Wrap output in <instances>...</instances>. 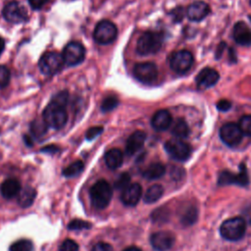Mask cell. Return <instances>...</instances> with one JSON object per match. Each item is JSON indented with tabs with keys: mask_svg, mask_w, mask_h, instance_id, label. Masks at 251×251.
<instances>
[{
	"mask_svg": "<svg viewBox=\"0 0 251 251\" xmlns=\"http://www.w3.org/2000/svg\"><path fill=\"white\" fill-rule=\"evenodd\" d=\"M42 118L48 126L55 129L62 128L68 121L66 105L52 99L43 110Z\"/></svg>",
	"mask_w": 251,
	"mask_h": 251,
	"instance_id": "cell-1",
	"label": "cell"
},
{
	"mask_svg": "<svg viewBox=\"0 0 251 251\" xmlns=\"http://www.w3.org/2000/svg\"><path fill=\"white\" fill-rule=\"evenodd\" d=\"M89 194L92 205L97 209H104L112 199L113 189L108 181L100 179L91 186Z\"/></svg>",
	"mask_w": 251,
	"mask_h": 251,
	"instance_id": "cell-2",
	"label": "cell"
},
{
	"mask_svg": "<svg viewBox=\"0 0 251 251\" xmlns=\"http://www.w3.org/2000/svg\"><path fill=\"white\" fill-rule=\"evenodd\" d=\"M246 230L245 220L241 217L230 218L223 222L220 226L221 235L229 241H236L241 239Z\"/></svg>",
	"mask_w": 251,
	"mask_h": 251,
	"instance_id": "cell-3",
	"label": "cell"
},
{
	"mask_svg": "<svg viewBox=\"0 0 251 251\" xmlns=\"http://www.w3.org/2000/svg\"><path fill=\"white\" fill-rule=\"evenodd\" d=\"M163 44V35L156 31H146L137 40L136 52L140 55L157 53Z\"/></svg>",
	"mask_w": 251,
	"mask_h": 251,
	"instance_id": "cell-4",
	"label": "cell"
},
{
	"mask_svg": "<svg viewBox=\"0 0 251 251\" xmlns=\"http://www.w3.org/2000/svg\"><path fill=\"white\" fill-rule=\"evenodd\" d=\"M64 64L62 54L55 51H47L40 57L38 67L43 75H53L62 69Z\"/></svg>",
	"mask_w": 251,
	"mask_h": 251,
	"instance_id": "cell-5",
	"label": "cell"
},
{
	"mask_svg": "<svg viewBox=\"0 0 251 251\" xmlns=\"http://www.w3.org/2000/svg\"><path fill=\"white\" fill-rule=\"evenodd\" d=\"M118 34L117 26L108 20L99 22L93 31L94 40L99 44H109L113 42Z\"/></svg>",
	"mask_w": 251,
	"mask_h": 251,
	"instance_id": "cell-6",
	"label": "cell"
},
{
	"mask_svg": "<svg viewBox=\"0 0 251 251\" xmlns=\"http://www.w3.org/2000/svg\"><path fill=\"white\" fill-rule=\"evenodd\" d=\"M165 150L167 153L176 161H185L190 157V146L179 138H172L165 143Z\"/></svg>",
	"mask_w": 251,
	"mask_h": 251,
	"instance_id": "cell-7",
	"label": "cell"
},
{
	"mask_svg": "<svg viewBox=\"0 0 251 251\" xmlns=\"http://www.w3.org/2000/svg\"><path fill=\"white\" fill-rule=\"evenodd\" d=\"M62 56L66 65L76 66L83 61L85 56V48L81 43L72 41L65 46Z\"/></svg>",
	"mask_w": 251,
	"mask_h": 251,
	"instance_id": "cell-8",
	"label": "cell"
},
{
	"mask_svg": "<svg viewBox=\"0 0 251 251\" xmlns=\"http://www.w3.org/2000/svg\"><path fill=\"white\" fill-rule=\"evenodd\" d=\"M193 64V56L187 50H178L170 57V67L177 74H184L190 70Z\"/></svg>",
	"mask_w": 251,
	"mask_h": 251,
	"instance_id": "cell-9",
	"label": "cell"
},
{
	"mask_svg": "<svg viewBox=\"0 0 251 251\" xmlns=\"http://www.w3.org/2000/svg\"><path fill=\"white\" fill-rule=\"evenodd\" d=\"M133 75L137 80L143 83H152L158 77V69L151 62L137 63L133 67Z\"/></svg>",
	"mask_w": 251,
	"mask_h": 251,
	"instance_id": "cell-10",
	"label": "cell"
},
{
	"mask_svg": "<svg viewBox=\"0 0 251 251\" xmlns=\"http://www.w3.org/2000/svg\"><path fill=\"white\" fill-rule=\"evenodd\" d=\"M242 136V131L238 125L234 123H226L220 128V137L222 141L229 147L237 146L241 142Z\"/></svg>",
	"mask_w": 251,
	"mask_h": 251,
	"instance_id": "cell-11",
	"label": "cell"
},
{
	"mask_svg": "<svg viewBox=\"0 0 251 251\" xmlns=\"http://www.w3.org/2000/svg\"><path fill=\"white\" fill-rule=\"evenodd\" d=\"M2 14L7 22L13 24L25 22L27 18L26 10L17 1H11L7 3L3 8Z\"/></svg>",
	"mask_w": 251,
	"mask_h": 251,
	"instance_id": "cell-12",
	"label": "cell"
},
{
	"mask_svg": "<svg viewBox=\"0 0 251 251\" xmlns=\"http://www.w3.org/2000/svg\"><path fill=\"white\" fill-rule=\"evenodd\" d=\"M218 183L220 185H226V184H237V185H247L249 183V177L245 169L244 164L241 165V170L239 174H232L228 171H224L221 173L219 176Z\"/></svg>",
	"mask_w": 251,
	"mask_h": 251,
	"instance_id": "cell-13",
	"label": "cell"
},
{
	"mask_svg": "<svg viewBox=\"0 0 251 251\" xmlns=\"http://www.w3.org/2000/svg\"><path fill=\"white\" fill-rule=\"evenodd\" d=\"M220 78L219 73L212 68H204L198 74L195 78V82L197 88L200 90H206L212 86H214Z\"/></svg>",
	"mask_w": 251,
	"mask_h": 251,
	"instance_id": "cell-14",
	"label": "cell"
},
{
	"mask_svg": "<svg viewBox=\"0 0 251 251\" xmlns=\"http://www.w3.org/2000/svg\"><path fill=\"white\" fill-rule=\"evenodd\" d=\"M175 242V235L167 230H161L154 232L150 237V243L152 247L157 251L169 250Z\"/></svg>",
	"mask_w": 251,
	"mask_h": 251,
	"instance_id": "cell-15",
	"label": "cell"
},
{
	"mask_svg": "<svg viewBox=\"0 0 251 251\" xmlns=\"http://www.w3.org/2000/svg\"><path fill=\"white\" fill-rule=\"evenodd\" d=\"M210 13L209 5L201 0L194 1L191 3L186 11V16L190 21L200 22L205 19Z\"/></svg>",
	"mask_w": 251,
	"mask_h": 251,
	"instance_id": "cell-16",
	"label": "cell"
},
{
	"mask_svg": "<svg viewBox=\"0 0 251 251\" xmlns=\"http://www.w3.org/2000/svg\"><path fill=\"white\" fill-rule=\"evenodd\" d=\"M142 195V187L139 183H131L121 194V200L126 206H135Z\"/></svg>",
	"mask_w": 251,
	"mask_h": 251,
	"instance_id": "cell-17",
	"label": "cell"
},
{
	"mask_svg": "<svg viewBox=\"0 0 251 251\" xmlns=\"http://www.w3.org/2000/svg\"><path fill=\"white\" fill-rule=\"evenodd\" d=\"M232 36L235 42L239 45H251V28L244 22H237L234 25Z\"/></svg>",
	"mask_w": 251,
	"mask_h": 251,
	"instance_id": "cell-18",
	"label": "cell"
},
{
	"mask_svg": "<svg viewBox=\"0 0 251 251\" xmlns=\"http://www.w3.org/2000/svg\"><path fill=\"white\" fill-rule=\"evenodd\" d=\"M145 139H146V133L142 130H136L133 133H131L126 140V153L128 156L135 154L137 151H139L143 147Z\"/></svg>",
	"mask_w": 251,
	"mask_h": 251,
	"instance_id": "cell-19",
	"label": "cell"
},
{
	"mask_svg": "<svg viewBox=\"0 0 251 251\" xmlns=\"http://www.w3.org/2000/svg\"><path fill=\"white\" fill-rule=\"evenodd\" d=\"M172 125V116L167 110H159L157 111L152 119L151 126L155 130L163 131L168 129Z\"/></svg>",
	"mask_w": 251,
	"mask_h": 251,
	"instance_id": "cell-20",
	"label": "cell"
},
{
	"mask_svg": "<svg viewBox=\"0 0 251 251\" xmlns=\"http://www.w3.org/2000/svg\"><path fill=\"white\" fill-rule=\"evenodd\" d=\"M21 191V184L16 178H8L2 182L0 192L3 197L9 199L18 195Z\"/></svg>",
	"mask_w": 251,
	"mask_h": 251,
	"instance_id": "cell-21",
	"label": "cell"
},
{
	"mask_svg": "<svg viewBox=\"0 0 251 251\" xmlns=\"http://www.w3.org/2000/svg\"><path fill=\"white\" fill-rule=\"evenodd\" d=\"M123 153L118 148H112L108 150L105 154V163L108 168L112 170H116L120 168L123 164Z\"/></svg>",
	"mask_w": 251,
	"mask_h": 251,
	"instance_id": "cell-22",
	"label": "cell"
},
{
	"mask_svg": "<svg viewBox=\"0 0 251 251\" xmlns=\"http://www.w3.org/2000/svg\"><path fill=\"white\" fill-rule=\"evenodd\" d=\"M166 168L161 163H153L149 165L142 173V176L147 179H157L164 176Z\"/></svg>",
	"mask_w": 251,
	"mask_h": 251,
	"instance_id": "cell-23",
	"label": "cell"
},
{
	"mask_svg": "<svg viewBox=\"0 0 251 251\" xmlns=\"http://www.w3.org/2000/svg\"><path fill=\"white\" fill-rule=\"evenodd\" d=\"M35 195H36V191L34 190V188L30 186L25 187L23 190L20 191V194L18 197L19 205L23 208L29 207L33 203L35 199Z\"/></svg>",
	"mask_w": 251,
	"mask_h": 251,
	"instance_id": "cell-24",
	"label": "cell"
},
{
	"mask_svg": "<svg viewBox=\"0 0 251 251\" xmlns=\"http://www.w3.org/2000/svg\"><path fill=\"white\" fill-rule=\"evenodd\" d=\"M164 193V188L160 184H153L151 185L145 192V195L143 197V200L147 204L154 203L158 201Z\"/></svg>",
	"mask_w": 251,
	"mask_h": 251,
	"instance_id": "cell-25",
	"label": "cell"
},
{
	"mask_svg": "<svg viewBox=\"0 0 251 251\" xmlns=\"http://www.w3.org/2000/svg\"><path fill=\"white\" fill-rule=\"evenodd\" d=\"M172 133L176 138H185L189 134V127L183 119H177L172 127Z\"/></svg>",
	"mask_w": 251,
	"mask_h": 251,
	"instance_id": "cell-26",
	"label": "cell"
},
{
	"mask_svg": "<svg viewBox=\"0 0 251 251\" xmlns=\"http://www.w3.org/2000/svg\"><path fill=\"white\" fill-rule=\"evenodd\" d=\"M84 168V165L81 161L77 160L75 162H73L71 165H69L67 168L63 170V175L67 177H73L75 176H77Z\"/></svg>",
	"mask_w": 251,
	"mask_h": 251,
	"instance_id": "cell-27",
	"label": "cell"
},
{
	"mask_svg": "<svg viewBox=\"0 0 251 251\" xmlns=\"http://www.w3.org/2000/svg\"><path fill=\"white\" fill-rule=\"evenodd\" d=\"M47 126H48L46 125L44 120H42V121L36 120V121L32 122L30 129H31V132L33 133L34 136L39 137V136H42L43 134H45V132L47 130Z\"/></svg>",
	"mask_w": 251,
	"mask_h": 251,
	"instance_id": "cell-28",
	"label": "cell"
},
{
	"mask_svg": "<svg viewBox=\"0 0 251 251\" xmlns=\"http://www.w3.org/2000/svg\"><path fill=\"white\" fill-rule=\"evenodd\" d=\"M32 243L27 239H21L10 246V251H31Z\"/></svg>",
	"mask_w": 251,
	"mask_h": 251,
	"instance_id": "cell-29",
	"label": "cell"
},
{
	"mask_svg": "<svg viewBox=\"0 0 251 251\" xmlns=\"http://www.w3.org/2000/svg\"><path fill=\"white\" fill-rule=\"evenodd\" d=\"M238 126L244 135L251 136V115L243 116L239 120Z\"/></svg>",
	"mask_w": 251,
	"mask_h": 251,
	"instance_id": "cell-30",
	"label": "cell"
},
{
	"mask_svg": "<svg viewBox=\"0 0 251 251\" xmlns=\"http://www.w3.org/2000/svg\"><path fill=\"white\" fill-rule=\"evenodd\" d=\"M196 218H197V210L193 207H190L185 211L183 217L181 218V222L184 225H191L192 223L195 222Z\"/></svg>",
	"mask_w": 251,
	"mask_h": 251,
	"instance_id": "cell-31",
	"label": "cell"
},
{
	"mask_svg": "<svg viewBox=\"0 0 251 251\" xmlns=\"http://www.w3.org/2000/svg\"><path fill=\"white\" fill-rule=\"evenodd\" d=\"M119 101L116 97L114 96H110V97H107L103 100L102 104H101V109L103 112H109V111H112L113 109H115L118 105Z\"/></svg>",
	"mask_w": 251,
	"mask_h": 251,
	"instance_id": "cell-32",
	"label": "cell"
},
{
	"mask_svg": "<svg viewBox=\"0 0 251 251\" xmlns=\"http://www.w3.org/2000/svg\"><path fill=\"white\" fill-rule=\"evenodd\" d=\"M90 226H91V224H89L88 222L82 221V220H73L68 225L69 229H75V230L88 229V228H90Z\"/></svg>",
	"mask_w": 251,
	"mask_h": 251,
	"instance_id": "cell-33",
	"label": "cell"
},
{
	"mask_svg": "<svg viewBox=\"0 0 251 251\" xmlns=\"http://www.w3.org/2000/svg\"><path fill=\"white\" fill-rule=\"evenodd\" d=\"M129 181H130V176H129V175L126 174V173H124V174H122V175L118 177V179L116 180V182H115V187H116V189H122V190H124L126 186L129 185Z\"/></svg>",
	"mask_w": 251,
	"mask_h": 251,
	"instance_id": "cell-34",
	"label": "cell"
},
{
	"mask_svg": "<svg viewBox=\"0 0 251 251\" xmlns=\"http://www.w3.org/2000/svg\"><path fill=\"white\" fill-rule=\"evenodd\" d=\"M10 71L5 66H0V89L7 86L10 81Z\"/></svg>",
	"mask_w": 251,
	"mask_h": 251,
	"instance_id": "cell-35",
	"label": "cell"
},
{
	"mask_svg": "<svg viewBox=\"0 0 251 251\" xmlns=\"http://www.w3.org/2000/svg\"><path fill=\"white\" fill-rule=\"evenodd\" d=\"M77 250H78V245L73 239L64 240L59 247V251H77Z\"/></svg>",
	"mask_w": 251,
	"mask_h": 251,
	"instance_id": "cell-36",
	"label": "cell"
},
{
	"mask_svg": "<svg viewBox=\"0 0 251 251\" xmlns=\"http://www.w3.org/2000/svg\"><path fill=\"white\" fill-rule=\"evenodd\" d=\"M103 131V127L102 126H93V127H90L87 131H86V138L88 140H91V139H94L96 136H98L101 132Z\"/></svg>",
	"mask_w": 251,
	"mask_h": 251,
	"instance_id": "cell-37",
	"label": "cell"
},
{
	"mask_svg": "<svg viewBox=\"0 0 251 251\" xmlns=\"http://www.w3.org/2000/svg\"><path fill=\"white\" fill-rule=\"evenodd\" d=\"M91 251H113V247L109 243L98 242L92 247Z\"/></svg>",
	"mask_w": 251,
	"mask_h": 251,
	"instance_id": "cell-38",
	"label": "cell"
},
{
	"mask_svg": "<svg viewBox=\"0 0 251 251\" xmlns=\"http://www.w3.org/2000/svg\"><path fill=\"white\" fill-rule=\"evenodd\" d=\"M217 108L222 112H226L231 108V103L226 99H223L217 103Z\"/></svg>",
	"mask_w": 251,
	"mask_h": 251,
	"instance_id": "cell-39",
	"label": "cell"
},
{
	"mask_svg": "<svg viewBox=\"0 0 251 251\" xmlns=\"http://www.w3.org/2000/svg\"><path fill=\"white\" fill-rule=\"evenodd\" d=\"M48 0H28V3L30 5V7L34 10H38L40 8H42Z\"/></svg>",
	"mask_w": 251,
	"mask_h": 251,
	"instance_id": "cell-40",
	"label": "cell"
},
{
	"mask_svg": "<svg viewBox=\"0 0 251 251\" xmlns=\"http://www.w3.org/2000/svg\"><path fill=\"white\" fill-rule=\"evenodd\" d=\"M225 48H226L225 42H221V43L218 45V48H217V50H216V58H217V59H219V58L222 57Z\"/></svg>",
	"mask_w": 251,
	"mask_h": 251,
	"instance_id": "cell-41",
	"label": "cell"
},
{
	"mask_svg": "<svg viewBox=\"0 0 251 251\" xmlns=\"http://www.w3.org/2000/svg\"><path fill=\"white\" fill-rule=\"evenodd\" d=\"M244 216H245V218H243V219L245 220V222L248 221L251 224V207H249L248 209H246L244 211Z\"/></svg>",
	"mask_w": 251,
	"mask_h": 251,
	"instance_id": "cell-42",
	"label": "cell"
},
{
	"mask_svg": "<svg viewBox=\"0 0 251 251\" xmlns=\"http://www.w3.org/2000/svg\"><path fill=\"white\" fill-rule=\"evenodd\" d=\"M57 150H58V148L55 147V146H48V147H45V148L42 149V151H44V152H49V153H53V152H55V151H57Z\"/></svg>",
	"mask_w": 251,
	"mask_h": 251,
	"instance_id": "cell-43",
	"label": "cell"
},
{
	"mask_svg": "<svg viewBox=\"0 0 251 251\" xmlns=\"http://www.w3.org/2000/svg\"><path fill=\"white\" fill-rule=\"evenodd\" d=\"M230 55H229V59L232 60V62H236V55H235V52L232 48H230V51H229Z\"/></svg>",
	"mask_w": 251,
	"mask_h": 251,
	"instance_id": "cell-44",
	"label": "cell"
},
{
	"mask_svg": "<svg viewBox=\"0 0 251 251\" xmlns=\"http://www.w3.org/2000/svg\"><path fill=\"white\" fill-rule=\"evenodd\" d=\"M123 251H142L140 248H138V247H135V246H130V247H127V248H126L125 250H123Z\"/></svg>",
	"mask_w": 251,
	"mask_h": 251,
	"instance_id": "cell-45",
	"label": "cell"
},
{
	"mask_svg": "<svg viewBox=\"0 0 251 251\" xmlns=\"http://www.w3.org/2000/svg\"><path fill=\"white\" fill-rule=\"evenodd\" d=\"M4 48H5V41L3 38L0 37V55L2 54V52L4 51Z\"/></svg>",
	"mask_w": 251,
	"mask_h": 251,
	"instance_id": "cell-46",
	"label": "cell"
},
{
	"mask_svg": "<svg viewBox=\"0 0 251 251\" xmlns=\"http://www.w3.org/2000/svg\"><path fill=\"white\" fill-rule=\"evenodd\" d=\"M250 5H251V0H250Z\"/></svg>",
	"mask_w": 251,
	"mask_h": 251,
	"instance_id": "cell-47",
	"label": "cell"
}]
</instances>
